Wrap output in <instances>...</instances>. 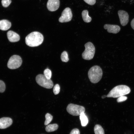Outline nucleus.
I'll return each instance as SVG.
<instances>
[{"label":"nucleus","instance_id":"nucleus-17","mask_svg":"<svg viewBox=\"0 0 134 134\" xmlns=\"http://www.w3.org/2000/svg\"><path fill=\"white\" fill-rule=\"evenodd\" d=\"M80 118L82 126H86L88 123V120L87 117L84 113L80 114Z\"/></svg>","mask_w":134,"mask_h":134},{"label":"nucleus","instance_id":"nucleus-27","mask_svg":"<svg viewBox=\"0 0 134 134\" xmlns=\"http://www.w3.org/2000/svg\"><path fill=\"white\" fill-rule=\"evenodd\" d=\"M70 134H80V132L78 129L75 128L71 131Z\"/></svg>","mask_w":134,"mask_h":134},{"label":"nucleus","instance_id":"nucleus-15","mask_svg":"<svg viewBox=\"0 0 134 134\" xmlns=\"http://www.w3.org/2000/svg\"><path fill=\"white\" fill-rule=\"evenodd\" d=\"M88 12L87 10H83L82 13V15L84 21L86 23L90 22L92 20L91 18L88 15Z\"/></svg>","mask_w":134,"mask_h":134},{"label":"nucleus","instance_id":"nucleus-19","mask_svg":"<svg viewBox=\"0 0 134 134\" xmlns=\"http://www.w3.org/2000/svg\"><path fill=\"white\" fill-rule=\"evenodd\" d=\"M61 58L62 61L64 62H68L69 59L67 52L64 51L63 52L61 55Z\"/></svg>","mask_w":134,"mask_h":134},{"label":"nucleus","instance_id":"nucleus-29","mask_svg":"<svg viewBox=\"0 0 134 134\" xmlns=\"http://www.w3.org/2000/svg\"><path fill=\"white\" fill-rule=\"evenodd\" d=\"M106 97V96L105 95H103L101 96V98L102 99H104Z\"/></svg>","mask_w":134,"mask_h":134},{"label":"nucleus","instance_id":"nucleus-21","mask_svg":"<svg viewBox=\"0 0 134 134\" xmlns=\"http://www.w3.org/2000/svg\"><path fill=\"white\" fill-rule=\"evenodd\" d=\"M44 74L47 79H50L51 76V72L50 69L48 68L45 69L44 71Z\"/></svg>","mask_w":134,"mask_h":134},{"label":"nucleus","instance_id":"nucleus-7","mask_svg":"<svg viewBox=\"0 0 134 134\" xmlns=\"http://www.w3.org/2000/svg\"><path fill=\"white\" fill-rule=\"evenodd\" d=\"M22 63L21 58L18 55H14L9 58L7 63V66L10 69H16L19 67Z\"/></svg>","mask_w":134,"mask_h":134},{"label":"nucleus","instance_id":"nucleus-8","mask_svg":"<svg viewBox=\"0 0 134 134\" xmlns=\"http://www.w3.org/2000/svg\"><path fill=\"white\" fill-rule=\"evenodd\" d=\"M72 17V13L69 7H67L63 11L59 20L61 23L68 22L71 20Z\"/></svg>","mask_w":134,"mask_h":134},{"label":"nucleus","instance_id":"nucleus-5","mask_svg":"<svg viewBox=\"0 0 134 134\" xmlns=\"http://www.w3.org/2000/svg\"><path fill=\"white\" fill-rule=\"evenodd\" d=\"M66 110L69 113L73 116L80 115L85 111L84 107L71 103L68 105Z\"/></svg>","mask_w":134,"mask_h":134},{"label":"nucleus","instance_id":"nucleus-9","mask_svg":"<svg viewBox=\"0 0 134 134\" xmlns=\"http://www.w3.org/2000/svg\"><path fill=\"white\" fill-rule=\"evenodd\" d=\"M118 13L121 25L123 26H125L129 21V16L128 13L123 10H119Z\"/></svg>","mask_w":134,"mask_h":134},{"label":"nucleus","instance_id":"nucleus-16","mask_svg":"<svg viewBox=\"0 0 134 134\" xmlns=\"http://www.w3.org/2000/svg\"><path fill=\"white\" fill-rule=\"evenodd\" d=\"M58 127V125L57 124H51L47 125L45 128V130L47 132H50L57 130Z\"/></svg>","mask_w":134,"mask_h":134},{"label":"nucleus","instance_id":"nucleus-22","mask_svg":"<svg viewBox=\"0 0 134 134\" xmlns=\"http://www.w3.org/2000/svg\"><path fill=\"white\" fill-rule=\"evenodd\" d=\"M60 87L58 84H56L53 88V92L55 95L58 94L60 91Z\"/></svg>","mask_w":134,"mask_h":134},{"label":"nucleus","instance_id":"nucleus-14","mask_svg":"<svg viewBox=\"0 0 134 134\" xmlns=\"http://www.w3.org/2000/svg\"><path fill=\"white\" fill-rule=\"evenodd\" d=\"M11 23L9 21L6 20H0V29L3 31H6L11 27Z\"/></svg>","mask_w":134,"mask_h":134},{"label":"nucleus","instance_id":"nucleus-18","mask_svg":"<svg viewBox=\"0 0 134 134\" xmlns=\"http://www.w3.org/2000/svg\"><path fill=\"white\" fill-rule=\"evenodd\" d=\"M94 130L95 134H104L103 129L100 125H96L94 127Z\"/></svg>","mask_w":134,"mask_h":134},{"label":"nucleus","instance_id":"nucleus-24","mask_svg":"<svg viewBox=\"0 0 134 134\" xmlns=\"http://www.w3.org/2000/svg\"><path fill=\"white\" fill-rule=\"evenodd\" d=\"M5 84L3 81L0 80V92H3L5 90Z\"/></svg>","mask_w":134,"mask_h":134},{"label":"nucleus","instance_id":"nucleus-20","mask_svg":"<svg viewBox=\"0 0 134 134\" xmlns=\"http://www.w3.org/2000/svg\"><path fill=\"white\" fill-rule=\"evenodd\" d=\"M45 120L44 123L45 125H48L53 119L52 116L49 113H47L45 115Z\"/></svg>","mask_w":134,"mask_h":134},{"label":"nucleus","instance_id":"nucleus-1","mask_svg":"<svg viewBox=\"0 0 134 134\" xmlns=\"http://www.w3.org/2000/svg\"><path fill=\"white\" fill-rule=\"evenodd\" d=\"M44 39L43 35L37 32H34L30 33L26 37V44L29 46L34 47L40 45Z\"/></svg>","mask_w":134,"mask_h":134},{"label":"nucleus","instance_id":"nucleus-25","mask_svg":"<svg viewBox=\"0 0 134 134\" xmlns=\"http://www.w3.org/2000/svg\"><path fill=\"white\" fill-rule=\"evenodd\" d=\"M127 98V97L124 95L118 97L117 99V101L118 102H121L126 100Z\"/></svg>","mask_w":134,"mask_h":134},{"label":"nucleus","instance_id":"nucleus-3","mask_svg":"<svg viewBox=\"0 0 134 134\" xmlns=\"http://www.w3.org/2000/svg\"><path fill=\"white\" fill-rule=\"evenodd\" d=\"M102 71L100 67L94 66L89 70L88 76L90 82L93 83H96L99 82L102 78Z\"/></svg>","mask_w":134,"mask_h":134},{"label":"nucleus","instance_id":"nucleus-6","mask_svg":"<svg viewBox=\"0 0 134 134\" xmlns=\"http://www.w3.org/2000/svg\"><path fill=\"white\" fill-rule=\"evenodd\" d=\"M37 83L40 86L47 89L52 88L53 84L50 79L46 78L44 75L39 74L36 76L35 78Z\"/></svg>","mask_w":134,"mask_h":134},{"label":"nucleus","instance_id":"nucleus-2","mask_svg":"<svg viewBox=\"0 0 134 134\" xmlns=\"http://www.w3.org/2000/svg\"><path fill=\"white\" fill-rule=\"evenodd\" d=\"M130 89L127 86L119 85L113 88L106 95L108 98H118L121 96L129 94L130 92Z\"/></svg>","mask_w":134,"mask_h":134},{"label":"nucleus","instance_id":"nucleus-10","mask_svg":"<svg viewBox=\"0 0 134 134\" xmlns=\"http://www.w3.org/2000/svg\"><path fill=\"white\" fill-rule=\"evenodd\" d=\"M60 4L59 0H48L47 4V7L50 11H55L58 9Z\"/></svg>","mask_w":134,"mask_h":134},{"label":"nucleus","instance_id":"nucleus-11","mask_svg":"<svg viewBox=\"0 0 134 134\" xmlns=\"http://www.w3.org/2000/svg\"><path fill=\"white\" fill-rule=\"evenodd\" d=\"M12 120L9 117H3L0 118V129H6L12 124Z\"/></svg>","mask_w":134,"mask_h":134},{"label":"nucleus","instance_id":"nucleus-4","mask_svg":"<svg viewBox=\"0 0 134 134\" xmlns=\"http://www.w3.org/2000/svg\"><path fill=\"white\" fill-rule=\"evenodd\" d=\"M85 49L82 54V57L84 59L90 60L92 59L95 52V48L93 44L89 42L84 45Z\"/></svg>","mask_w":134,"mask_h":134},{"label":"nucleus","instance_id":"nucleus-28","mask_svg":"<svg viewBox=\"0 0 134 134\" xmlns=\"http://www.w3.org/2000/svg\"><path fill=\"white\" fill-rule=\"evenodd\" d=\"M131 25L132 28L134 30V18L131 21Z\"/></svg>","mask_w":134,"mask_h":134},{"label":"nucleus","instance_id":"nucleus-12","mask_svg":"<svg viewBox=\"0 0 134 134\" xmlns=\"http://www.w3.org/2000/svg\"><path fill=\"white\" fill-rule=\"evenodd\" d=\"M104 28L107 29L108 33L114 34L118 33L120 30V27L117 25L105 24L104 26Z\"/></svg>","mask_w":134,"mask_h":134},{"label":"nucleus","instance_id":"nucleus-23","mask_svg":"<svg viewBox=\"0 0 134 134\" xmlns=\"http://www.w3.org/2000/svg\"><path fill=\"white\" fill-rule=\"evenodd\" d=\"M11 2V0H2L1 3L2 6L4 7H7Z\"/></svg>","mask_w":134,"mask_h":134},{"label":"nucleus","instance_id":"nucleus-13","mask_svg":"<svg viewBox=\"0 0 134 134\" xmlns=\"http://www.w3.org/2000/svg\"><path fill=\"white\" fill-rule=\"evenodd\" d=\"M8 40L11 42H15L18 41L20 39L19 34L12 31L8 32L7 34Z\"/></svg>","mask_w":134,"mask_h":134},{"label":"nucleus","instance_id":"nucleus-26","mask_svg":"<svg viewBox=\"0 0 134 134\" xmlns=\"http://www.w3.org/2000/svg\"><path fill=\"white\" fill-rule=\"evenodd\" d=\"M87 4L90 5H94L96 2V0H83Z\"/></svg>","mask_w":134,"mask_h":134}]
</instances>
